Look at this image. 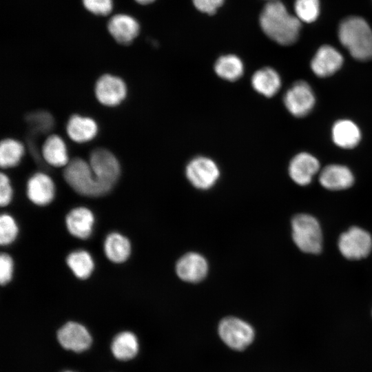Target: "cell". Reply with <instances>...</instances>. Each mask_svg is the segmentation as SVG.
Here are the masks:
<instances>
[{"mask_svg":"<svg viewBox=\"0 0 372 372\" xmlns=\"http://www.w3.org/2000/svg\"><path fill=\"white\" fill-rule=\"evenodd\" d=\"M262 31L280 45H291L296 41L301 27L297 17L290 14L284 4L271 1L264 7L260 15Z\"/></svg>","mask_w":372,"mask_h":372,"instance_id":"6da1fadb","label":"cell"},{"mask_svg":"<svg viewBox=\"0 0 372 372\" xmlns=\"http://www.w3.org/2000/svg\"><path fill=\"white\" fill-rule=\"evenodd\" d=\"M338 37L355 59H372V30L364 19L355 16L344 19L340 24Z\"/></svg>","mask_w":372,"mask_h":372,"instance_id":"7a4b0ae2","label":"cell"},{"mask_svg":"<svg viewBox=\"0 0 372 372\" xmlns=\"http://www.w3.org/2000/svg\"><path fill=\"white\" fill-rule=\"evenodd\" d=\"M67 183L78 194L99 197L106 194L97 181L90 163L81 158L72 159L63 169Z\"/></svg>","mask_w":372,"mask_h":372,"instance_id":"3957f363","label":"cell"},{"mask_svg":"<svg viewBox=\"0 0 372 372\" xmlns=\"http://www.w3.org/2000/svg\"><path fill=\"white\" fill-rule=\"evenodd\" d=\"M292 238L298 249L317 254L322 248V232L318 220L307 214H298L291 220Z\"/></svg>","mask_w":372,"mask_h":372,"instance_id":"277c9868","label":"cell"},{"mask_svg":"<svg viewBox=\"0 0 372 372\" xmlns=\"http://www.w3.org/2000/svg\"><path fill=\"white\" fill-rule=\"evenodd\" d=\"M89 163L97 181L107 194L121 174V167L117 158L109 150L96 148L91 152Z\"/></svg>","mask_w":372,"mask_h":372,"instance_id":"5b68a950","label":"cell"},{"mask_svg":"<svg viewBox=\"0 0 372 372\" xmlns=\"http://www.w3.org/2000/svg\"><path fill=\"white\" fill-rule=\"evenodd\" d=\"M338 247L341 254L349 260H360L372 250V237L365 229L352 227L340 234Z\"/></svg>","mask_w":372,"mask_h":372,"instance_id":"8992f818","label":"cell"},{"mask_svg":"<svg viewBox=\"0 0 372 372\" xmlns=\"http://www.w3.org/2000/svg\"><path fill=\"white\" fill-rule=\"evenodd\" d=\"M218 333L222 340L230 348L242 350L254 338V331L247 322L235 317L223 319L218 325Z\"/></svg>","mask_w":372,"mask_h":372,"instance_id":"52a82bcc","label":"cell"},{"mask_svg":"<svg viewBox=\"0 0 372 372\" xmlns=\"http://www.w3.org/2000/svg\"><path fill=\"white\" fill-rule=\"evenodd\" d=\"M185 173L192 185L200 189L211 187L220 176V171L216 163L204 156L192 159L187 164Z\"/></svg>","mask_w":372,"mask_h":372,"instance_id":"ba28073f","label":"cell"},{"mask_svg":"<svg viewBox=\"0 0 372 372\" xmlns=\"http://www.w3.org/2000/svg\"><path fill=\"white\" fill-rule=\"evenodd\" d=\"M95 95L103 105L114 107L120 104L125 98L127 87L119 77L111 74H104L96 81Z\"/></svg>","mask_w":372,"mask_h":372,"instance_id":"9c48e42d","label":"cell"},{"mask_svg":"<svg viewBox=\"0 0 372 372\" xmlns=\"http://www.w3.org/2000/svg\"><path fill=\"white\" fill-rule=\"evenodd\" d=\"M287 110L293 115L302 117L313 108L315 97L310 86L304 81H298L288 90L284 97Z\"/></svg>","mask_w":372,"mask_h":372,"instance_id":"30bf717a","label":"cell"},{"mask_svg":"<svg viewBox=\"0 0 372 372\" xmlns=\"http://www.w3.org/2000/svg\"><path fill=\"white\" fill-rule=\"evenodd\" d=\"M57 338L63 348L75 352L87 349L92 343V337L86 328L74 322L64 324L59 330Z\"/></svg>","mask_w":372,"mask_h":372,"instance_id":"8fae6325","label":"cell"},{"mask_svg":"<svg viewBox=\"0 0 372 372\" xmlns=\"http://www.w3.org/2000/svg\"><path fill=\"white\" fill-rule=\"evenodd\" d=\"M176 271L182 280L198 282L206 276L208 264L202 255L196 252H189L178 260Z\"/></svg>","mask_w":372,"mask_h":372,"instance_id":"7c38bea8","label":"cell"},{"mask_svg":"<svg viewBox=\"0 0 372 372\" xmlns=\"http://www.w3.org/2000/svg\"><path fill=\"white\" fill-rule=\"evenodd\" d=\"M55 194L54 184L47 174L37 172L27 183V196L29 200L39 206L50 203Z\"/></svg>","mask_w":372,"mask_h":372,"instance_id":"4fadbf2b","label":"cell"},{"mask_svg":"<svg viewBox=\"0 0 372 372\" xmlns=\"http://www.w3.org/2000/svg\"><path fill=\"white\" fill-rule=\"evenodd\" d=\"M343 57L340 53L331 45L321 46L313 56L311 67L318 76L326 77L332 75L342 66Z\"/></svg>","mask_w":372,"mask_h":372,"instance_id":"5bb4252c","label":"cell"},{"mask_svg":"<svg viewBox=\"0 0 372 372\" xmlns=\"http://www.w3.org/2000/svg\"><path fill=\"white\" fill-rule=\"evenodd\" d=\"M94 224L93 213L85 207L74 208L65 218L66 227L70 234L82 240L87 239L91 236Z\"/></svg>","mask_w":372,"mask_h":372,"instance_id":"9a60e30c","label":"cell"},{"mask_svg":"<svg viewBox=\"0 0 372 372\" xmlns=\"http://www.w3.org/2000/svg\"><path fill=\"white\" fill-rule=\"evenodd\" d=\"M319 168V162L314 156L308 153H300L290 162L289 174L298 185H307L311 183Z\"/></svg>","mask_w":372,"mask_h":372,"instance_id":"2e32d148","label":"cell"},{"mask_svg":"<svg viewBox=\"0 0 372 372\" xmlns=\"http://www.w3.org/2000/svg\"><path fill=\"white\" fill-rule=\"evenodd\" d=\"M319 181L327 189L342 190L352 186L354 177L348 167L340 165H329L321 171Z\"/></svg>","mask_w":372,"mask_h":372,"instance_id":"e0dca14e","label":"cell"},{"mask_svg":"<svg viewBox=\"0 0 372 372\" xmlns=\"http://www.w3.org/2000/svg\"><path fill=\"white\" fill-rule=\"evenodd\" d=\"M107 28L112 37L118 43L127 45L137 37L139 32L138 22L126 14H117L111 18Z\"/></svg>","mask_w":372,"mask_h":372,"instance_id":"ac0fdd59","label":"cell"},{"mask_svg":"<svg viewBox=\"0 0 372 372\" xmlns=\"http://www.w3.org/2000/svg\"><path fill=\"white\" fill-rule=\"evenodd\" d=\"M66 130L72 141L84 143L92 140L96 136L98 127L96 122L91 118L75 114L68 120Z\"/></svg>","mask_w":372,"mask_h":372,"instance_id":"d6986e66","label":"cell"},{"mask_svg":"<svg viewBox=\"0 0 372 372\" xmlns=\"http://www.w3.org/2000/svg\"><path fill=\"white\" fill-rule=\"evenodd\" d=\"M41 154L45 162L53 167H65L69 163L65 144L56 134H52L45 139Z\"/></svg>","mask_w":372,"mask_h":372,"instance_id":"ffe728a7","label":"cell"},{"mask_svg":"<svg viewBox=\"0 0 372 372\" xmlns=\"http://www.w3.org/2000/svg\"><path fill=\"white\" fill-rule=\"evenodd\" d=\"M103 247L106 257L114 263L124 262L131 254L130 240L117 232H112L107 236Z\"/></svg>","mask_w":372,"mask_h":372,"instance_id":"44dd1931","label":"cell"},{"mask_svg":"<svg viewBox=\"0 0 372 372\" xmlns=\"http://www.w3.org/2000/svg\"><path fill=\"white\" fill-rule=\"evenodd\" d=\"M251 85L260 94L271 97L279 90L281 81L277 72L271 68L256 71L251 78Z\"/></svg>","mask_w":372,"mask_h":372,"instance_id":"7402d4cb","label":"cell"},{"mask_svg":"<svg viewBox=\"0 0 372 372\" xmlns=\"http://www.w3.org/2000/svg\"><path fill=\"white\" fill-rule=\"evenodd\" d=\"M332 136L337 145L349 149L358 145L360 139V132L358 126L352 121L341 120L334 124Z\"/></svg>","mask_w":372,"mask_h":372,"instance_id":"603a6c76","label":"cell"},{"mask_svg":"<svg viewBox=\"0 0 372 372\" xmlns=\"http://www.w3.org/2000/svg\"><path fill=\"white\" fill-rule=\"evenodd\" d=\"M111 349L116 359L125 361L131 360L136 355L138 351V340L132 332L119 333L114 338Z\"/></svg>","mask_w":372,"mask_h":372,"instance_id":"cb8c5ba5","label":"cell"},{"mask_svg":"<svg viewBox=\"0 0 372 372\" xmlns=\"http://www.w3.org/2000/svg\"><path fill=\"white\" fill-rule=\"evenodd\" d=\"M66 262L74 276L81 280L88 278L94 268L91 255L85 250L71 252L66 258Z\"/></svg>","mask_w":372,"mask_h":372,"instance_id":"d4e9b609","label":"cell"},{"mask_svg":"<svg viewBox=\"0 0 372 372\" xmlns=\"http://www.w3.org/2000/svg\"><path fill=\"white\" fill-rule=\"evenodd\" d=\"M214 70L220 78L234 81L243 74L244 66L239 57L233 54L220 56L216 62Z\"/></svg>","mask_w":372,"mask_h":372,"instance_id":"484cf974","label":"cell"},{"mask_svg":"<svg viewBox=\"0 0 372 372\" xmlns=\"http://www.w3.org/2000/svg\"><path fill=\"white\" fill-rule=\"evenodd\" d=\"M21 143L12 138L1 141L0 145V165L2 168L13 167L18 165L23 155Z\"/></svg>","mask_w":372,"mask_h":372,"instance_id":"4316f807","label":"cell"},{"mask_svg":"<svg viewBox=\"0 0 372 372\" xmlns=\"http://www.w3.org/2000/svg\"><path fill=\"white\" fill-rule=\"evenodd\" d=\"M294 10L300 21L306 23L313 22L319 15V0H296Z\"/></svg>","mask_w":372,"mask_h":372,"instance_id":"83f0119b","label":"cell"},{"mask_svg":"<svg viewBox=\"0 0 372 372\" xmlns=\"http://www.w3.org/2000/svg\"><path fill=\"white\" fill-rule=\"evenodd\" d=\"M18 234V227L14 219L9 214L0 216V244L8 245L12 243Z\"/></svg>","mask_w":372,"mask_h":372,"instance_id":"f1b7e54d","label":"cell"},{"mask_svg":"<svg viewBox=\"0 0 372 372\" xmlns=\"http://www.w3.org/2000/svg\"><path fill=\"white\" fill-rule=\"evenodd\" d=\"M83 2L87 10L98 15H107L112 9V0H83Z\"/></svg>","mask_w":372,"mask_h":372,"instance_id":"f546056e","label":"cell"},{"mask_svg":"<svg viewBox=\"0 0 372 372\" xmlns=\"http://www.w3.org/2000/svg\"><path fill=\"white\" fill-rule=\"evenodd\" d=\"M13 260L10 255L3 253L0 255V283L7 285L12 279Z\"/></svg>","mask_w":372,"mask_h":372,"instance_id":"4dcf8cb0","label":"cell"},{"mask_svg":"<svg viewBox=\"0 0 372 372\" xmlns=\"http://www.w3.org/2000/svg\"><path fill=\"white\" fill-rule=\"evenodd\" d=\"M12 198V189L9 178L3 173L0 174V205L7 206Z\"/></svg>","mask_w":372,"mask_h":372,"instance_id":"1f68e13d","label":"cell"},{"mask_svg":"<svg viewBox=\"0 0 372 372\" xmlns=\"http://www.w3.org/2000/svg\"><path fill=\"white\" fill-rule=\"evenodd\" d=\"M224 0H193L195 7L202 12L214 14Z\"/></svg>","mask_w":372,"mask_h":372,"instance_id":"d6a6232c","label":"cell"},{"mask_svg":"<svg viewBox=\"0 0 372 372\" xmlns=\"http://www.w3.org/2000/svg\"><path fill=\"white\" fill-rule=\"evenodd\" d=\"M154 0H136V2L141 3V4H149L152 2H153Z\"/></svg>","mask_w":372,"mask_h":372,"instance_id":"836d02e7","label":"cell"},{"mask_svg":"<svg viewBox=\"0 0 372 372\" xmlns=\"http://www.w3.org/2000/svg\"><path fill=\"white\" fill-rule=\"evenodd\" d=\"M65 372H72V371H65Z\"/></svg>","mask_w":372,"mask_h":372,"instance_id":"e575fe53","label":"cell"},{"mask_svg":"<svg viewBox=\"0 0 372 372\" xmlns=\"http://www.w3.org/2000/svg\"><path fill=\"white\" fill-rule=\"evenodd\" d=\"M271 1H274V0H271Z\"/></svg>","mask_w":372,"mask_h":372,"instance_id":"d590c367","label":"cell"}]
</instances>
